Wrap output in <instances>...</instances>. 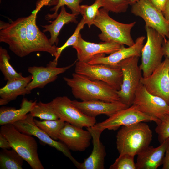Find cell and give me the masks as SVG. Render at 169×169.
Returning <instances> with one entry per match:
<instances>
[{
    "label": "cell",
    "mask_w": 169,
    "mask_h": 169,
    "mask_svg": "<svg viewBox=\"0 0 169 169\" xmlns=\"http://www.w3.org/2000/svg\"><path fill=\"white\" fill-rule=\"evenodd\" d=\"M32 79L31 75L23 79L7 81L6 85L0 89V105H6L18 96L30 93L31 91L27 87Z\"/></svg>",
    "instance_id": "obj_22"
},
{
    "label": "cell",
    "mask_w": 169,
    "mask_h": 169,
    "mask_svg": "<svg viewBox=\"0 0 169 169\" xmlns=\"http://www.w3.org/2000/svg\"><path fill=\"white\" fill-rule=\"evenodd\" d=\"M85 24V23L84 19L82 18L78 24L73 34L62 46L59 47H57L54 60L58 62V59L62 51L66 48L71 46H73L77 43L80 34V31L83 28Z\"/></svg>",
    "instance_id": "obj_31"
},
{
    "label": "cell",
    "mask_w": 169,
    "mask_h": 169,
    "mask_svg": "<svg viewBox=\"0 0 169 169\" xmlns=\"http://www.w3.org/2000/svg\"><path fill=\"white\" fill-rule=\"evenodd\" d=\"M75 64V73L92 80L105 82L117 91L120 89L123 74L121 68L118 65L91 64L77 60Z\"/></svg>",
    "instance_id": "obj_8"
},
{
    "label": "cell",
    "mask_w": 169,
    "mask_h": 169,
    "mask_svg": "<svg viewBox=\"0 0 169 169\" xmlns=\"http://www.w3.org/2000/svg\"><path fill=\"white\" fill-rule=\"evenodd\" d=\"M131 12L142 18L146 25L155 30L165 38L169 35V23L162 12L153 5L150 0H138L131 5Z\"/></svg>",
    "instance_id": "obj_11"
},
{
    "label": "cell",
    "mask_w": 169,
    "mask_h": 169,
    "mask_svg": "<svg viewBox=\"0 0 169 169\" xmlns=\"http://www.w3.org/2000/svg\"><path fill=\"white\" fill-rule=\"evenodd\" d=\"M82 0H59L57 5L50 9V11H54L52 14H48L46 16V19L50 20L55 19L58 15L59 9L63 6L66 5L70 9L72 13H80V3Z\"/></svg>",
    "instance_id": "obj_30"
},
{
    "label": "cell",
    "mask_w": 169,
    "mask_h": 169,
    "mask_svg": "<svg viewBox=\"0 0 169 169\" xmlns=\"http://www.w3.org/2000/svg\"><path fill=\"white\" fill-rule=\"evenodd\" d=\"M72 102L84 114L95 118L100 115L110 117L118 111L129 107L121 101L109 102L97 100L80 102L73 100Z\"/></svg>",
    "instance_id": "obj_19"
},
{
    "label": "cell",
    "mask_w": 169,
    "mask_h": 169,
    "mask_svg": "<svg viewBox=\"0 0 169 169\" xmlns=\"http://www.w3.org/2000/svg\"><path fill=\"white\" fill-rule=\"evenodd\" d=\"M0 133L8 140L10 147L15 151L33 169H44L38 153L35 139L20 131L12 124L2 125Z\"/></svg>",
    "instance_id": "obj_4"
},
{
    "label": "cell",
    "mask_w": 169,
    "mask_h": 169,
    "mask_svg": "<svg viewBox=\"0 0 169 169\" xmlns=\"http://www.w3.org/2000/svg\"><path fill=\"white\" fill-rule=\"evenodd\" d=\"M140 83L150 94L163 99L169 105V59L164 60Z\"/></svg>",
    "instance_id": "obj_12"
},
{
    "label": "cell",
    "mask_w": 169,
    "mask_h": 169,
    "mask_svg": "<svg viewBox=\"0 0 169 169\" xmlns=\"http://www.w3.org/2000/svg\"><path fill=\"white\" fill-rule=\"evenodd\" d=\"M155 131L160 144L169 138V114L165 115L157 124Z\"/></svg>",
    "instance_id": "obj_34"
},
{
    "label": "cell",
    "mask_w": 169,
    "mask_h": 169,
    "mask_svg": "<svg viewBox=\"0 0 169 169\" xmlns=\"http://www.w3.org/2000/svg\"><path fill=\"white\" fill-rule=\"evenodd\" d=\"M153 5L158 11L162 12L167 0H150Z\"/></svg>",
    "instance_id": "obj_35"
},
{
    "label": "cell",
    "mask_w": 169,
    "mask_h": 169,
    "mask_svg": "<svg viewBox=\"0 0 169 169\" xmlns=\"http://www.w3.org/2000/svg\"><path fill=\"white\" fill-rule=\"evenodd\" d=\"M0 147L2 149H8L10 147L8 140L0 133Z\"/></svg>",
    "instance_id": "obj_36"
},
{
    "label": "cell",
    "mask_w": 169,
    "mask_h": 169,
    "mask_svg": "<svg viewBox=\"0 0 169 169\" xmlns=\"http://www.w3.org/2000/svg\"><path fill=\"white\" fill-rule=\"evenodd\" d=\"M139 58L136 56L130 57L117 65L121 69L123 80L117 93L120 101L128 106L132 105L135 94L143 76L138 65Z\"/></svg>",
    "instance_id": "obj_7"
},
{
    "label": "cell",
    "mask_w": 169,
    "mask_h": 169,
    "mask_svg": "<svg viewBox=\"0 0 169 169\" xmlns=\"http://www.w3.org/2000/svg\"><path fill=\"white\" fill-rule=\"evenodd\" d=\"M24 98L19 109L3 106L0 108V125L12 124L24 119L37 103Z\"/></svg>",
    "instance_id": "obj_23"
},
{
    "label": "cell",
    "mask_w": 169,
    "mask_h": 169,
    "mask_svg": "<svg viewBox=\"0 0 169 169\" xmlns=\"http://www.w3.org/2000/svg\"><path fill=\"white\" fill-rule=\"evenodd\" d=\"M132 104L144 113L160 120L165 115L169 114V105L161 97L149 93L141 83Z\"/></svg>",
    "instance_id": "obj_13"
},
{
    "label": "cell",
    "mask_w": 169,
    "mask_h": 169,
    "mask_svg": "<svg viewBox=\"0 0 169 169\" xmlns=\"http://www.w3.org/2000/svg\"><path fill=\"white\" fill-rule=\"evenodd\" d=\"M162 165V169H169V144L166 149Z\"/></svg>",
    "instance_id": "obj_37"
},
{
    "label": "cell",
    "mask_w": 169,
    "mask_h": 169,
    "mask_svg": "<svg viewBox=\"0 0 169 169\" xmlns=\"http://www.w3.org/2000/svg\"><path fill=\"white\" fill-rule=\"evenodd\" d=\"M36 125L52 139L57 140L59 133L65 122L60 119L39 121L34 119Z\"/></svg>",
    "instance_id": "obj_27"
},
{
    "label": "cell",
    "mask_w": 169,
    "mask_h": 169,
    "mask_svg": "<svg viewBox=\"0 0 169 169\" xmlns=\"http://www.w3.org/2000/svg\"><path fill=\"white\" fill-rule=\"evenodd\" d=\"M10 56L7 50L0 47V70L6 80L8 81L24 78L22 74L17 72L10 64Z\"/></svg>",
    "instance_id": "obj_26"
},
{
    "label": "cell",
    "mask_w": 169,
    "mask_h": 169,
    "mask_svg": "<svg viewBox=\"0 0 169 169\" xmlns=\"http://www.w3.org/2000/svg\"><path fill=\"white\" fill-rule=\"evenodd\" d=\"M162 13L166 21L169 23V0H167Z\"/></svg>",
    "instance_id": "obj_39"
},
{
    "label": "cell",
    "mask_w": 169,
    "mask_h": 169,
    "mask_svg": "<svg viewBox=\"0 0 169 169\" xmlns=\"http://www.w3.org/2000/svg\"><path fill=\"white\" fill-rule=\"evenodd\" d=\"M103 8L108 12L116 13L126 11L130 5L129 0H102Z\"/></svg>",
    "instance_id": "obj_32"
},
{
    "label": "cell",
    "mask_w": 169,
    "mask_h": 169,
    "mask_svg": "<svg viewBox=\"0 0 169 169\" xmlns=\"http://www.w3.org/2000/svg\"><path fill=\"white\" fill-rule=\"evenodd\" d=\"M124 45L115 42L95 43L87 41L80 34L77 43L72 46L77 52V61L88 63L95 57L110 54L120 49Z\"/></svg>",
    "instance_id": "obj_16"
},
{
    "label": "cell",
    "mask_w": 169,
    "mask_h": 169,
    "mask_svg": "<svg viewBox=\"0 0 169 169\" xmlns=\"http://www.w3.org/2000/svg\"><path fill=\"white\" fill-rule=\"evenodd\" d=\"M108 11L100 9L93 24L99 28L101 33L99 39L104 42H112L125 45L128 47L135 42L131 35V31L136 24L134 21L129 23L119 22L111 18Z\"/></svg>",
    "instance_id": "obj_5"
},
{
    "label": "cell",
    "mask_w": 169,
    "mask_h": 169,
    "mask_svg": "<svg viewBox=\"0 0 169 169\" xmlns=\"http://www.w3.org/2000/svg\"><path fill=\"white\" fill-rule=\"evenodd\" d=\"M76 62L66 66L58 67H57L58 62L53 60L50 61L46 67L33 66L28 67V72L31 74L32 79L28 84L27 89L31 91L35 88H43L48 84L56 80L59 75L72 67Z\"/></svg>",
    "instance_id": "obj_15"
},
{
    "label": "cell",
    "mask_w": 169,
    "mask_h": 169,
    "mask_svg": "<svg viewBox=\"0 0 169 169\" xmlns=\"http://www.w3.org/2000/svg\"><path fill=\"white\" fill-rule=\"evenodd\" d=\"M44 6H54L57 4L59 0H42Z\"/></svg>",
    "instance_id": "obj_40"
},
{
    "label": "cell",
    "mask_w": 169,
    "mask_h": 169,
    "mask_svg": "<svg viewBox=\"0 0 169 169\" xmlns=\"http://www.w3.org/2000/svg\"><path fill=\"white\" fill-rule=\"evenodd\" d=\"M63 79L75 98L82 101H120L117 91L105 82L92 80L75 73L72 74V78Z\"/></svg>",
    "instance_id": "obj_2"
},
{
    "label": "cell",
    "mask_w": 169,
    "mask_h": 169,
    "mask_svg": "<svg viewBox=\"0 0 169 169\" xmlns=\"http://www.w3.org/2000/svg\"><path fill=\"white\" fill-rule=\"evenodd\" d=\"M43 5L39 2L29 16L10 23L0 21V42L7 44L15 55L23 57L30 53L43 52L55 56L57 47L52 45L36 24L38 13Z\"/></svg>",
    "instance_id": "obj_1"
},
{
    "label": "cell",
    "mask_w": 169,
    "mask_h": 169,
    "mask_svg": "<svg viewBox=\"0 0 169 169\" xmlns=\"http://www.w3.org/2000/svg\"><path fill=\"white\" fill-rule=\"evenodd\" d=\"M134 156L127 154L119 155L110 169H136Z\"/></svg>",
    "instance_id": "obj_33"
},
{
    "label": "cell",
    "mask_w": 169,
    "mask_h": 169,
    "mask_svg": "<svg viewBox=\"0 0 169 169\" xmlns=\"http://www.w3.org/2000/svg\"><path fill=\"white\" fill-rule=\"evenodd\" d=\"M92 138L90 132L87 130L65 122L60 130L58 139L69 150L74 151H84L90 145Z\"/></svg>",
    "instance_id": "obj_17"
},
{
    "label": "cell",
    "mask_w": 169,
    "mask_h": 169,
    "mask_svg": "<svg viewBox=\"0 0 169 169\" xmlns=\"http://www.w3.org/2000/svg\"><path fill=\"white\" fill-rule=\"evenodd\" d=\"M30 113L34 117L43 120H55L59 119L54 110L51 102L44 103L37 102Z\"/></svg>",
    "instance_id": "obj_28"
},
{
    "label": "cell",
    "mask_w": 169,
    "mask_h": 169,
    "mask_svg": "<svg viewBox=\"0 0 169 169\" xmlns=\"http://www.w3.org/2000/svg\"><path fill=\"white\" fill-rule=\"evenodd\" d=\"M61 8L60 13L54 21L50 22L51 23L50 24L42 26L44 28L43 31L44 33L49 32L50 33V38L49 40L52 45L58 44V35L64 25L69 23H77L76 18L78 14L68 13L64 6Z\"/></svg>",
    "instance_id": "obj_24"
},
{
    "label": "cell",
    "mask_w": 169,
    "mask_h": 169,
    "mask_svg": "<svg viewBox=\"0 0 169 169\" xmlns=\"http://www.w3.org/2000/svg\"><path fill=\"white\" fill-rule=\"evenodd\" d=\"M137 0H129L130 5H132L136 2Z\"/></svg>",
    "instance_id": "obj_41"
},
{
    "label": "cell",
    "mask_w": 169,
    "mask_h": 169,
    "mask_svg": "<svg viewBox=\"0 0 169 169\" xmlns=\"http://www.w3.org/2000/svg\"><path fill=\"white\" fill-rule=\"evenodd\" d=\"M167 40L165 39L163 44L164 56L169 59V35Z\"/></svg>",
    "instance_id": "obj_38"
},
{
    "label": "cell",
    "mask_w": 169,
    "mask_h": 169,
    "mask_svg": "<svg viewBox=\"0 0 169 169\" xmlns=\"http://www.w3.org/2000/svg\"><path fill=\"white\" fill-rule=\"evenodd\" d=\"M147 39L141 51V63L139 65L143 77L150 75L162 62L164 56L163 44L165 39L154 29L145 25Z\"/></svg>",
    "instance_id": "obj_6"
},
{
    "label": "cell",
    "mask_w": 169,
    "mask_h": 169,
    "mask_svg": "<svg viewBox=\"0 0 169 169\" xmlns=\"http://www.w3.org/2000/svg\"><path fill=\"white\" fill-rule=\"evenodd\" d=\"M144 36L138 37L134 44L127 48L124 45L119 50L105 57L100 55L92 59L87 63L91 64H102L112 66L117 65L122 60L133 56L140 57L145 39Z\"/></svg>",
    "instance_id": "obj_18"
},
{
    "label": "cell",
    "mask_w": 169,
    "mask_h": 169,
    "mask_svg": "<svg viewBox=\"0 0 169 169\" xmlns=\"http://www.w3.org/2000/svg\"><path fill=\"white\" fill-rule=\"evenodd\" d=\"M152 137L151 130L144 122L122 126L116 136L119 155H137L149 146Z\"/></svg>",
    "instance_id": "obj_3"
},
{
    "label": "cell",
    "mask_w": 169,
    "mask_h": 169,
    "mask_svg": "<svg viewBox=\"0 0 169 169\" xmlns=\"http://www.w3.org/2000/svg\"><path fill=\"white\" fill-rule=\"evenodd\" d=\"M92 136L93 149L91 154L82 163H80L79 169H104L106 152L104 146L100 140L102 131L87 128Z\"/></svg>",
    "instance_id": "obj_21"
},
{
    "label": "cell",
    "mask_w": 169,
    "mask_h": 169,
    "mask_svg": "<svg viewBox=\"0 0 169 169\" xmlns=\"http://www.w3.org/2000/svg\"><path fill=\"white\" fill-rule=\"evenodd\" d=\"M169 138L156 147L149 146L137 155L136 169H156L162 165Z\"/></svg>",
    "instance_id": "obj_20"
},
{
    "label": "cell",
    "mask_w": 169,
    "mask_h": 169,
    "mask_svg": "<svg viewBox=\"0 0 169 169\" xmlns=\"http://www.w3.org/2000/svg\"><path fill=\"white\" fill-rule=\"evenodd\" d=\"M102 0H95L91 5H80V13L83 17L85 24L89 28L93 24L94 22L98 13L100 8L103 7Z\"/></svg>",
    "instance_id": "obj_29"
},
{
    "label": "cell",
    "mask_w": 169,
    "mask_h": 169,
    "mask_svg": "<svg viewBox=\"0 0 169 169\" xmlns=\"http://www.w3.org/2000/svg\"><path fill=\"white\" fill-rule=\"evenodd\" d=\"M161 120L141 112L136 105L120 110L105 120L96 123L91 127L103 131L105 129L115 131L120 126H128L141 122L154 121L157 124Z\"/></svg>",
    "instance_id": "obj_9"
},
{
    "label": "cell",
    "mask_w": 169,
    "mask_h": 169,
    "mask_svg": "<svg viewBox=\"0 0 169 169\" xmlns=\"http://www.w3.org/2000/svg\"><path fill=\"white\" fill-rule=\"evenodd\" d=\"M24 160L13 149H2L0 152V169H22Z\"/></svg>",
    "instance_id": "obj_25"
},
{
    "label": "cell",
    "mask_w": 169,
    "mask_h": 169,
    "mask_svg": "<svg viewBox=\"0 0 169 169\" xmlns=\"http://www.w3.org/2000/svg\"><path fill=\"white\" fill-rule=\"evenodd\" d=\"M50 102L59 119L65 122L82 128L92 127L96 123L95 118L83 113L67 96L57 97Z\"/></svg>",
    "instance_id": "obj_10"
},
{
    "label": "cell",
    "mask_w": 169,
    "mask_h": 169,
    "mask_svg": "<svg viewBox=\"0 0 169 169\" xmlns=\"http://www.w3.org/2000/svg\"><path fill=\"white\" fill-rule=\"evenodd\" d=\"M34 118L29 113L24 119L13 123L12 124L21 132L34 136L43 143L61 152L78 168L80 163L72 156L69 150L62 142L53 139L38 127L34 122Z\"/></svg>",
    "instance_id": "obj_14"
}]
</instances>
